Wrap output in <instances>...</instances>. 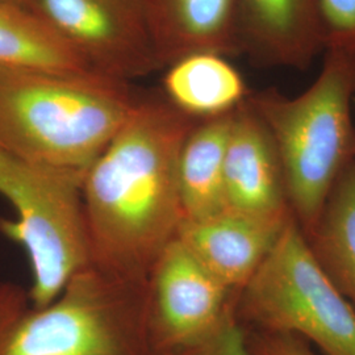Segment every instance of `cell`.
<instances>
[{"label":"cell","mask_w":355,"mask_h":355,"mask_svg":"<svg viewBox=\"0 0 355 355\" xmlns=\"http://www.w3.org/2000/svg\"><path fill=\"white\" fill-rule=\"evenodd\" d=\"M224 191L227 211L267 218L292 215L275 142L248 98L233 112Z\"/></svg>","instance_id":"9"},{"label":"cell","mask_w":355,"mask_h":355,"mask_svg":"<svg viewBox=\"0 0 355 355\" xmlns=\"http://www.w3.org/2000/svg\"><path fill=\"white\" fill-rule=\"evenodd\" d=\"M355 54L327 49L316 80L295 98L266 89L248 101L279 154L291 214L309 237L343 171L355 162Z\"/></svg>","instance_id":"3"},{"label":"cell","mask_w":355,"mask_h":355,"mask_svg":"<svg viewBox=\"0 0 355 355\" xmlns=\"http://www.w3.org/2000/svg\"><path fill=\"white\" fill-rule=\"evenodd\" d=\"M233 112L199 120L179 157L183 220H202L227 211L224 167Z\"/></svg>","instance_id":"13"},{"label":"cell","mask_w":355,"mask_h":355,"mask_svg":"<svg viewBox=\"0 0 355 355\" xmlns=\"http://www.w3.org/2000/svg\"><path fill=\"white\" fill-rule=\"evenodd\" d=\"M164 89L168 102L198 120L229 114L250 94L239 70L215 53H195L170 64Z\"/></svg>","instance_id":"14"},{"label":"cell","mask_w":355,"mask_h":355,"mask_svg":"<svg viewBox=\"0 0 355 355\" xmlns=\"http://www.w3.org/2000/svg\"><path fill=\"white\" fill-rule=\"evenodd\" d=\"M82 184L46 167L32 165L0 148V195L16 218L0 217V232L20 243L29 257L35 306L54 302L67 283L89 265V243Z\"/></svg>","instance_id":"6"},{"label":"cell","mask_w":355,"mask_h":355,"mask_svg":"<svg viewBox=\"0 0 355 355\" xmlns=\"http://www.w3.org/2000/svg\"><path fill=\"white\" fill-rule=\"evenodd\" d=\"M159 61L195 53L241 54L239 0H145Z\"/></svg>","instance_id":"12"},{"label":"cell","mask_w":355,"mask_h":355,"mask_svg":"<svg viewBox=\"0 0 355 355\" xmlns=\"http://www.w3.org/2000/svg\"><path fill=\"white\" fill-rule=\"evenodd\" d=\"M236 299L237 292L216 279L175 237L148 280V336L153 354L200 343L234 309Z\"/></svg>","instance_id":"8"},{"label":"cell","mask_w":355,"mask_h":355,"mask_svg":"<svg viewBox=\"0 0 355 355\" xmlns=\"http://www.w3.org/2000/svg\"><path fill=\"white\" fill-rule=\"evenodd\" d=\"M306 241L333 284L355 306V162L338 178Z\"/></svg>","instance_id":"16"},{"label":"cell","mask_w":355,"mask_h":355,"mask_svg":"<svg viewBox=\"0 0 355 355\" xmlns=\"http://www.w3.org/2000/svg\"><path fill=\"white\" fill-rule=\"evenodd\" d=\"M101 76L128 82L162 69L145 0H24Z\"/></svg>","instance_id":"7"},{"label":"cell","mask_w":355,"mask_h":355,"mask_svg":"<svg viewBox=\"0 0 355 355\" xmlns=\"http://www.w3.org/2000/svg\"><path fill=\"white\" fill-rule=\"evenodd\" d=\"M24 0H0V6H19L23 7Z\"/></svg>","instance_id":"20"},{"label":"cell","mask_w":355,"mask_h":355,"mask_svg":"<svg viewBox=\"0 0 355 355\" xmlns=\"http://www.w3.org/2000/svg\"><path fill=\"white\" fill-rule=\"evenodd\" d=\"M0 148H1V146H0Z\"/></svg>","instance_id":"21"},{"label":"cell","mask_w":355,"mask_h":355,"mask_svg":"<svg viewBox=\"0 0 355 355\" xmlns=\"http://www.w3.org/2000/svg\"><path fill=\"white\" fill-rule=\"evenodd\" d=\"M245 330L291 333L325 355H355V309L312 253L292 216L252 279L237 293Z\"/></svg>","instance_id":"5"},{"label":"cell","mask_w":355,"mask_h":355,"mask_svg":"<svg viewBox=\"0 0 355 355\" xmlns=\"http://www.w3.org/2000/svg\"><path fill=\"white\" fill-rule=\"evenodd\" d=\"M136 101L128 82L101 74L0 71V146L83 182Z\"/></svg>","instance_id":"2"},{"label":"cell","mask_w":355,"mask_h":355,"mask_svg":"<svg viewBox=\"0 0 355 355\" xmlns=\"http://www.w3.org/2000/svg\"><path fill=\"white\" fill-rule=\"evenodd\" d=\"M325 51L355 54V0H320Z\"/></svg>","instance_id":"17"},{"label":"cell","mask_w":355,"mask_h":355,"mask_svg":"<svg viewBox=\"0 0 355 355\" xmlns=\"http://www.w3.org/2000/svg\"><path fill=\"white\" fill-rule=\"evenodd\" d=\"M164 355H253L245 330L236 316V306L208 337L189 347Z\"/></svg>","instance_id":"18"},{"label":"cell","mask_w":355,"mask_h":355,"mask_svg":"<svg viewBox=\"0 0 355 355\" xmlns=\"http://www.w3.org/2000/svg\"><path fill=\"white\" fill-rule=\"evenodd\" d=\"M198 121L166 96H137L82 184L91 266L148 283L183 221L179 157Z\"/></svg>","instance_id":"1"},{"label":"cell","mask_w":355,"mask_h":355,"mask_svg":"<svg viewBox=\"0 0 355 355\" xmlns=\"http://www.w3.org/2000/svg\"><path fill=\"white\" fill-rule=\"evenodd\" d=\"M0 71L96 74L38 17L19 6H0Z\"/></svg>","instance_id":"15"},{"label":"cell","mask_w":355,"mask_h":355,"mask_svg":"<svg viewBox=\"0 0 355 355\" xmlns=\"http://www.w3.org/2000/svg\"><path fill=\"white\" fill-rule=\"evenodd\" d=\"M245 336L253 355H318L311 343L291 333L245 330Z\"/></svg>","instance_id":"19"},{"label":"cell","mask_w":355,"mask_h":355,"mask_svg":"<svg viewBox=\"0 0 355 355\" xmlns=\"http://www.w3.org/2000/svg\"><path fill=\"white\" fill-rule=\"evenodd\" d=\"M0 355H154L148 283L89 265L51 304L35 306L20 284L0 282Z\"/></svg>","instance_id":"4"},{"label":"cell","mask_w":355,"mask_h":355,"mask_svg":"<svg viewBox=\"0 0 355 355\" xmlns=\"http://www.w3.org/2000/svg\"><path fill=\"white\" fill-rule=\"evenodd\" d=\"M291 217L267 218L224 211L202 220H183L177 239L216 279L239 293Z\"/></svg>","instance_id":"10"},{"label":"cell","mask_w":355,"mask_h":355,"mask_svg":"<svg viewBox=\"0 0 355 355\" xmlns=\"http://www.w3.org/2000/svg\"><path fill=\"white\" fill-rule=\"evenodd\" d=\"M239 40L258 66L306 70L325 51L320 0H239Z\"/></svg>","instance_id":"11"}]
</instances>
